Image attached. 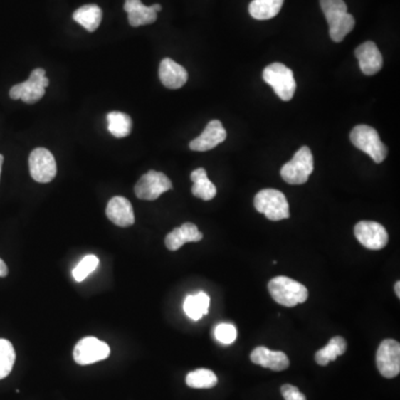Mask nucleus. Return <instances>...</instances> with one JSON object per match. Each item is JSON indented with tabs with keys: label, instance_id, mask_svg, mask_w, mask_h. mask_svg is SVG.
Masks as SVG:
<instances>
[{
	"label": "nucleus",
	"instance_id": "1",
	"mask_svg": "<svg viewBox=\"0 0 400 400\" xmlns=\"http://www.w3.org/2000/svg\"><path fill=\"white\" fill-rule=\"evenodd\" d=\"M320 7L330 25V38L335 43H342L354 28V16L348 13L344 0H320Z\"/></svg>",
	"mask_w": 400,
	"mask_h": 400
},
{
	"label": "nucleus",
	"instance_id": "2",
	"mask_svg": "<svg viewBox=\"0 0 400 400\" xmlns=\"http://www.w3.org/2000/svg\"><path fill=\"white\" fill-rule=\"evenodd\" d=\"M268 290L277 304L285 307H295L308 299V289L294 279L277 276L271 279Z\"/></svg>",
	"mask_w": 400,
	"mask_h": 400
},
{
	"label": "nucleus",
	"instance_id": "3",
	"mask_svg": "<svg viewBox=\"0 0 400 400\" xmlns=\"http://www.w3.org/2000/svg\"><path fill=\"white\" fill-rule=\"evenodd\" d=\"M350 140L354 147L366 152L376 164L386 159L388 148L380 140L377 130L368 125H358L350 132Z\"/></svg>",
	"mask_w": 400,
	"mask_h": 400
},
{
	"label": "nucleus",
	"instance_id": "4",
	"mask_svg": "<svg viewBox=\"0 0 400 400\" xmlns=\"http://www.w3.org/2000/svg\"><path fill=\"white\" fill-rule=\"evenodd\" d=\"M263 79L274 89V92L281 100H292L297 88L292 69L285 66L284 63H271L263 69Z\"/></svg>",
	"mask_w": 400,
	"mask_h": 400
},
{
	"label": "nucleus",
	"instance_id": "5",
	"mask_svg": "<svg viewBox=\"0 0 400 400\" xmlns=\"http://www.w3.org/2000/svg\"><path fill=\"white\" fill-rule=\"evenodd\" d=\"M314 172V157L307 146L297 150L290 162L283 166L280 175L289 185H302Z\"/></svg>",
	"mask_w": 400,
	"mask_h": 400
},
{
	"label": "nucleus",
	"instance_id": "6",
	"mask_svg": "<svg viewBox=\"0 0 400 400\" xmlns=\"http://www.w3.org/2000/svg\"><path fill=\"white\" fill-rule=\"evenodd\" d=\"M253 205L258 213L263 214L271 221H283L290 216L286 196L279 190H261L255 197Z\"/></svg>",
	"mask_w": 400,
	"mask_h": 400
},
{
	"label": "nucleus",
	"instance_id": "7",
	"mask_svg": "<svg viewBox=\"0 0 400 400\" xmlns=\"http://www.w3.org/2000/svg\"><path fill=\"white\" fill-rule=\"evenodd\" d=\"M48 85L49 80L45 76V70L36 68L27 80L11 87L9 96L14 100L21 99L26 104H35L43 98Z\"/></svg>",
	"mask_w": 400,
	"mask_h": 400
},
{
	"label": "nucleus",
	"instance_id": "8",
	"mask_svg": "<svg viewBox=\"0 0 400 400\" xmlns=\"http://www.w3.org/2000/svg\"><path fill=\"white\" fill-rule=\"evenodd\" d=\"M29 170L37 183H51L57 175L56 159L46 148H36L29 156Z\"/></svg>",
	"mask_w": 400,
	"mask_h": 400
},
{
	"label": "nucleus",
	"instance_id": "9",
	"mask_svg": "<svg viewBox=\"0 0 400 400\" xmlns=\"http://www.w3.org/2000/svg\"><path fill=\"white\" fill-rule=\"evenodd\" d=\"M170 189H172V184L165 174L150 170L138 180L135 186V194L140 199L156 200Z\"/></svg>",
	"mask_w": 400,
	"mask_h": 400
},
{
	"label": "nucleus",
	"instance_id": "10",
	"mask_svg": "<svg viewBox=\"0 0 400 400\" xmlns=\"http://www.w3.org/2000/svg\"><path fill=\"white\" fill-rule=\"evenodd\" d=\"M357 241L370 251H380L387 246L389 236L385 227L376 221H359L354 226Z\"/></svg>",
	"mask_w": 400,
	"mask_h": 400
},
{
	"label": "nucleus",
	"instance_id": "11",
	"mask_svg": "<svg viewBox=\"0 0 400 400\" xmlns=\"http://www.w3.org/2000/svg\"><path fill=\"white\" fill-rule=\"evenodd\" d=\"M376 364L380 374L386 378H394L400 372V344L394 340H386L380 344L376 354Z\"/></svg>",
	"mask_w": 400,
	"mask_h": 400
},
{
	"label": "nucleus",
	"instance_id": "12",
	"mask_svg": "<svg viewBox=\"0 0 400 400\" xmlns=\"http://www.w3.org/2000/svg\"><path fill=\"white\" fill-rule=\"evenodd\" d=\"M110 354V348L106 342L96 337L83 338L74 349V359L78 365H90L106 359Z\"/></svg>",
	"mask_w": 400,
	"mask_h": 400
},
{
	"label": "nucleus",
	"instance_id": "13",
	"mask_svg": "<svg viewBox=\"0 0 400 400\" xmlns=\"http://www.w3.org/2000/svg\"><path fill=\"white\" fill-rule=\"evenodd\" d=\"M226 138H227V132L223 128V124L219 120H211L208 122L205 130L201 132L199 137L190 142L189 148L194 152H208L225 142Z\"/></svg>",
	"mask_w": 400,
	"mask_h": 400
},
{
	"label": "nucleus",
	"instance_id": "14",
	"mask_svg": "<svg viewBox=\"0 0 400 400\" xmlns=\"http://www.w3.org/2000/svg\"><path fill=\"white\" fill-rule=\"evenodd\" d=\"M354 56L358 59L360 70L367 76L377 74L383 67V56L372 41H366L358 46L354 51Z\"/></svg>",
	"mask_w": 400,
	"mask_h": 400
},
{
	"label": "nucleus",
	"instance_id": "15",
	"mask_svg": "<svg viewBox=\"0 0 400 400\" xmlns=\"http://www.w3.org/2000/svg\"><path fill=\"white\" fill-rule=\"evenodd\" d=\"M106 215L109 221L120 227H130L134 225L135 215L132 204L127 198L116 196L109 200L106 208Z\"/></svg>",
	"mask_w": 400,
	"mask_h": 400
},
{
	"label": "nucleus",
	"instance_id": "16",
	"mask_svg": "<svg viewBox=\"0 0 400 400\" xmlns=\"http://www.w3.org/2000/svg\"><path fill=\"white\" fill-rule=\"evenodd\" d=\"M159 79L169 89H179L187 83L188 73L181 65L170 58L162 59L159 65Z\"/></svg>",
	"mask_w": 400,
	"mask_h": 400
},
{
	"label": "nucleus",
	"instance_id": "17",
	"mask_svg": "<svg viewBox=\"0 0 400 400\" xmlns=\"http://www.w3.org/2000/svg\"><path fill=\"white\" fill-rule=\"evenodd\" d=\"M203 239L195 223H185L178 228L174 229L166 236L165 243L169 251H176L187 243H198Z\"/></svg>",
	"mask_w": 400,
	"mask_h": 400
},
{
	"label": "nucleus",
	"instance_id": "18",
	"mask_svg": "<svg viewBox=\"0 0 400 400\" xmlns=\"http://www.w3.org/2000/svg\"><path fill=\"white\" fill-rule=\"evenodd\" d=\"M251 360L253 364L261 366L263 368L281 372L289 367V359L287 354L283 352H273L268 348H255L251 352Z\"/></svg>",
	"mask_w": 400,
	"mask_h": 400
},
{
	"label": "nucleus",
	"instance_id": "19",
	"mask_svg": "<svg viewBox=\"0 0 400 400\" xmlns=\"http://www.w3.org/2000/svg\"><path fill=\"white\" fill-rule=\"evenodd\" d=\"M124 9L132 27L150 25L157 21V13L152 6L144 5L142 0H125Z\"/></svg>",
	"mask_w": 400,
	"mask_h": 400
},
{
	"label": "nucleus",
	"instance_id": "20",
	"mask_svg": "<svg viewBox=\"0 0 400 400\" xmlns=\"http://www.w3.org/2000/svg\"><path fill=\"white\" fill-rule=\"evenodd\" d=\"M73 18L76 23L83 26L86 31H93L98 28L99 25L102 23V8L95 4L90 5L81 6L74 14Z\"/></svg>",
	"mask_w": 400,
	"mask_h": 400
},
{
	"label": "nucleus",
	"instance_id": "21",
	"mask_svg": "<svg viewBox=\"0 0 400 400\" xmlns=\"http://www.w3.org/2000/svg\"><path fill=\"white\" fill-rule=\"evenodd\" d=\"M190 179L194 183L191 193L195 197L208 201V200L214 199L217 195L216 186L208 179L207 172L204 168L194 170L190 175Z\"/></svg>",
	"mask_w": 400,
	"mask_h": 400
},
{
	"label": "nucleus",
	"instance_id": "22",
	"mask_svg": "<svg viewBox=\"0 0 400 400\" xmlns=\"http://www.w3.org/2000/svg\"><path fill=\"white\" fill-rule=\"evenodd\" d=\"M209 306H211V297L206 293L200 292L196 295H190L185 299L184 310L190 320L197 322L208 314Z\"/></svg>",
	"mask_w": 400,
	"mask_h": 400
},
{
	"label": "nucleus",
	"instance_id": "23",
	"mask_svg": "<svg viewBox=\"0 0 400 400\" xmlns=\"http://www.w3.org/2000/svg\"><path fill=\"white\" fill-rule=\"evenodd\" d=\"M283 4L284 0H253L249 5V14L257 21H268L278 15Z\"/></svg>",
	"mask_w": 400,
	"mask_h": 400
},
{
	"label": "nucleus",
	"instance_id": "24",
	"mask_svg": "<svg viewBox=\"0 0 400 400\" xmlns=\"http://www.w3.org/2000/svg\"><path fill=\"white\" fill-rule=\"evenodd\" d=\"M347 350V342L342 337L332 338L327 346L318 350L315 354V360L320 366H327L330 362L337 359L338 356H342Z\"/></svg>",
	"mask_w": 400,
	"mask_h": 400
},
{
	"label": "nucleus",
	"instance_id": "25",
	"mask_svg": "<svg viewBox=\"0 0 400 400\" xmlns=\"http://www.w3.org/2000/svg\"><path fill=\"white\" fill-rule=\"evenodd\" d=\"M108 130L116 138H125L132 132V122L128 115L120 112H112L107 115Z\"/></svg>",
	"mask_w": 400,
	"mask_h": 400
},
{
	"label": "nucleus",
	"instance_id": "26",
	"mask_svg": "<svg viewBox=\"0 0 400 400\" xmlns=\"http://www.w3.org/2000/svg\"><path fill=\"white\" fill-rule=\"evenodd\" d=\"M218 378L215 372L209 369H197L188 374L186 377V384L190 388L196 389H208L217 385Z\"/></svg>",
	"mask_w": 400,
	"mask_h": 400
},
{
	"label": "nucleus",
	"instance_id": "27",
	"mask_svg": "<svg viewBox=\"0 0 400 400\" xmlns=\"http://www.w3.org/2000/svg\"><path fill=\"white\" fill-rule=\"evenodd\" d=\"M16 352L9 340L0 338V379L7 377L13 370Z\"/></svg>",
	"mask_w": 400,
	"mask_h": 400
},
{
	"label": "nucleus",
	"instance_id": "28",
	"mask_svg": "<svg viewBox=\"0 0 400 400\" xmlns=\"http://www.w3.org/2000/svg\"><path fill=\"white\" fill-rule=\"evenodd\" d=\"M99 265V259L94 255H88V256L83 258V260L77 265L76 268L73 270V276L75 280L80 281L85 280L89 274H92L93 271L96 270Z\"/></svg>",
	"mask_w": 400,
	"mask_h": 400
},
{
	"label": "nucleus",
	"instance_id": "29",
	"mask_svg": "<svg viewBox=\"0 0 400 400\" xmlns=\"http://www.w3.org/2000/svg\"><path fill=\"white\" fill-rule=\"evenodd\" d=\"M216 340L223 344H231L237 338V330L231 324H219L215 330Z\"/></svg>",
	"mask_w": 400,
	"mask_h": 400
},
{
	"label": "nucleus",
	"instance_id": "30",
	"mask_svg": "<svg viewBox=\"0 0 400 400\" xmlns=\"http://www.w3.org/2000/svg\"><path fill=\"white\" fill-rule=\"evenodd\" d=\"M281 394H283L285 400H307L304 394L299 391L298 388L289 385V384H286L281 387Z\"/></svg>",
	"mask_w": 400,
	"mask_h": 400
},
{
	"label": "nucleus",
	"instance_id": "31",
	"mask_svg": "<svg viewBox=\"0 0 400 400\" xmlns=\"http://www.w3.org/2000/svg\"><path fill=\"white\" fill-rule=\"evenodd\" d=\"M8 275L7 265L3 259H0V277H6Z\"/></svg>",
	"mask_w": 400,
	"mask_h": 400
},
{
	"label": "nucleus",
	"instance_id": "32",
	"mask_svg": "<svg viewBox=\"0 0 400 400\" xmlns=\"http://www.w3.org/2000/svg\"><path fill=\"white\" fill-rule=\"evenodd\" d=\"M395 292L396 295H397L398 298H400V283L397 281L395 285Z\"/></svg>",
	"mask_w": 400,
	"mask_h": 400
},
{
	"label": "nucleus",
	"instance_id": "33",
	"mask_svg": "<svg viewBox=\"0 0 400 400\" xmlns=\"http://www.w3.org/2000/svg\"><path fill=\"white\" fill-rule=\"evenodd\" d=\"M152 8H154V11H156V13H158V11H160L162 9V6H160L159 4H154V5H152Z\"/></svg>",
	"mask_w": 400,
	"mask_h": 400
},
{
	"label": "nucleus",
	"instance_id": "34",
	"mask_svg": "<svg viewBox=\"0 0 400 400\" xmlns=\"http://www.w3.org/2000/svg\"><path fill=\"white\" fill-rule=\"evenodd\" d=\"M4 156L0 154V176H1V167H3Z\"/></svg>",
	"mask_w": 400,
	"mask_h": 400
}]
</instances>
